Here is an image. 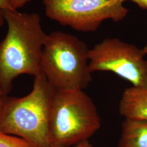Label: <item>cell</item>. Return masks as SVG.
<instances>
[{"mask_svg":"<svg viewBox=\"0 0 147 147\" xmlns=\"http://www.w3.org/2000/svg\"><path fill=\"white\" fill-rule=\"evenodd\" d=\"M3 17L8 29L0 42V89L7 95L18 76L35 77L42 73L40 60L47 34L37 13L10 9L4 11Z\"/></svg>","mask_w":147,"mask_h":147,"instance_id":"1","label":"cell"},{"mask_svg":"<svg viewBox=\"0 0 147 147\" xmlns=\"http://www.w3.org/2000/svg\"><path fill=\"white\" fill-rule=\"evenodd\" d=\"M56 91L42 73L35 76L29 94L20 98L8 97L0 129L26 140L34 147H49L51 112Z\"/></svg>","mask_w":147,"mask_h":147,"instance_id":"2","label":"cell"},{"mask_svg":"<svg viewBox=\"0 0 147 147\" xmlns=\"http://www.w3.org/2000/svg\"><path fill=\"white\" fill-rule=\"evenodd\" d=\"M89 51L86 42L75 36L53 32L42 49L41 72L56 90H84L92 81Z\"/></svg>","mask_w":147,"mask_h":147,"instance_id":"3","label":"cell"},{"mask_svg":"<svg viewBox=\"0 0 147 147\" xmlns=\"http://www.w3.org/2000/svg\"><path fill=\"white\" fill-rule=\"evenodd\" d=\"M100 126L97 108L84 90L56 91L50 117V146L76 145L88 140Z\"/></svg>","mask_w":147,"mask_h":147,"instance_id":"4","label":"cell"},{"mask_svg":"<svg viewBox=\"0 0 147 147\" xmlns=\"http://www.w3.org/2000/svg\"><path fill=\"white\" fill-rule=\"evenodd\" d=\"M126 0H42L45 14L64 26L81 32L97 31L105 20H123Z\"/></svg>","mask_w":147,"mask_h":147,"instance_id":"5","label":"cell"},{"mask_svg":"<svg viewBox=\"0 0 147 147\" xmlns=\"http://www.w3.org/2000/svg\"><path fill=\"white\" fill-rule=\"evenodd\" d=\"M147 47H137L117 38H108L89 49V69L110 71L132 86L147 89Z\"/></svg>","mask_w":147,"mask_h":147,"instance_id":"6","label":"cell"},{"mask_svg":"<svg viewBox=\"0 0 147 147\" xmlns=\"http://www.w3.org/2000/svg\"><path fill=\"white\" fill-rule=\"evenodd\" d=\"M119 111L124 118L147 121V89L127 88L121 96Z\"/></svg>","mask_w":147,"mask_h":147,"instance_id":"7","label":"cell"},{"mask_svg":"<svg viewBox=\"0 0 147 147\" xmlns=\"http://www.w3.org/2000/svg\"><path fill=\"white\" fill-rule=\"evenodd\" d=\"M117 147H147V121L125 118Z\"/></svg>","mask_w":147,"mask_h":147,"instance_id":"8","label":"cell"},{"mask_svg":"<svg viewBox=\"0 0 147 147\" xmlns=\"http://www.w3.org/2000/svg\"><path fill=\"white\" fill-rule=\"evenodd\" d=\"M0 147H34L19 137L6 134L0 129Z\"/></svg>","mask_w":147,"mask_h":147,"instance_id":"9","label":"cell"},{"mask_svg":"<svg viewBox=\"0 0 147 147\" xmlns=\"http://www.w3.org/2000/svg\"><path fill=\"white\" fill-rule=\"evenodd\" d=\"M10 9H12L11 0H0V27L3 26L5 22L3 17L4 11Z\"/></svg>","mask_w":147,"mask_h":147,"instance_id":"10","label":"cell"},{"mask_svg":"<svg viewBox=\"0 0 147 147\" xmlns=\"http://www.w3.org/2000/svg\"><path fill=\"white\" fill-rule=\"evenodd\" d=\"M8 96L3 92L0 91V121L3 116L5 106L7 104Z\"/></svg>","mask_w":147,"mask_h":147,"instance_id":"11","label":"cell"},{"mask_svg":"<svg viewBox=\"0 0 147 147\" xmlns=\"http://www.w3.org/2000/svg\"><path fill=\"white\" fill-rule=\"evenodd\" d=\"M30 0H11V7L12 9L18 10L29 2Z\"/></svg>","mask_w":147,"mask_h":147,"instance_id":"12","label":"cell"},{"mask_svg":"<svg viewBox=\"0 0 147 147\" xmlns=\"http://www.w3.org/2000/svg\"><path fill=\"white\" fill-rule=\"evenodd\" d=\"M48 147H62V146H53V145H50ZM74 147H93V145L90 143L88 140H85L84 141L80 142L78 144L75 145Z\"/></svg>","mask_w":147,"mask_h":147,"instance_id":"13","label":"cell"},{"mask_svg":"<svg viewBox=\"0 0 147 147\" xmlns=\"http://www.w3.org/2000/svg\"><path fill=\"white\" fill-rule=\"evenodd\" d=\"M136 3L142 9H147V0H129Z\"/></svg>","mask_w":147,"mask_h":147,"instance_id":"14","label":"cell"},{"mask_svg":"<svg viewBox=\"0 0 147 147\" xmlns=\"http://www.w3.org/2000/svg\"><path fill=\"white\" fill-rule=\"evenodd\" d=\"M0 91H2V90L1 89H0ZM2 92H3V91H2Z\"/></svg>","mask_w":147,"mask_h":147,"instance_id":"15","label":"cell"}]
</instances>
